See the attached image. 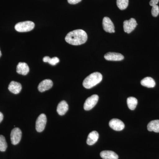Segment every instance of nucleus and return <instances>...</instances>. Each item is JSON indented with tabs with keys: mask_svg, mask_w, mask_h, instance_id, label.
<instances>
[{
	"mask_svg": "<svg viewBox=\"0 0 159 159\" xmlns=\"http://www.w3.org/2000/svg\"><path fill=\"white\" fill-rule=\"evenodd\" d=\"M88 39L86 32L82 29H77L69 32L66 36V42L73 45H80L84 43Z\"/></svg>",
	"mask_w": 159,
	"mask_h": 159,
	"instance_id": "nucleus-1",
	"label": "nucleus"
},
{
	"mask_svg": "<svg viewBox=\"0 0 159 159\" xmlns=\"http://www.w3.org/2000/svg\"><path fill=\"white\" fill-rule=\"evenodd\" d=\"M102 79V74L99 72H95L90 74L84 80L83 85L86 89H91L101 82Z\"/></svg>",
	"mask_w": 159,
	"mask_h": 159,
	"instance_id": "nucleus-2",
	"label": "nucleus"
},
{
	"mask_svg": "<svg viewBox=\"0 0 159 159\" xmlns=\"http://www.w3.org/2000/svg\"><path fill=\"white\" fill-rule=\"evenodd\" d=\"M34 27V22L31 21H26L16 24L15 26V29L18 32H28L33 30Z\"/></svg>",
	"mask_w": 159,
	"mask_h": 159,
	"instance_id": "nucleus-3",
	"label": "nucleus"
},
{
	"mask_svg": "<svg viewBox=\"0 0 159 159\" xmlns=\"http://www.w3.org/2000/svg\"><path fill=\"white\" fill-rule=\"evenodd\" d=\"M99 100V96L93 95L86 100L84 105V108L86 111H89L93 108Z\"/></svg>",
	"mask_w": 159,
	"mask_h": 159,
	"instance_id": "nucleus-4",
	"label": "nucleus"
},
{
	"mask_svg": "<svg viewBox=\"0 0 159 159\" xmlns=\"http://www.w3.org/2000/svg\"><path fill=\"white\" fill-rule=\"evenodd\" d=\"M47 121V116L45 114H41L38 117L35 125V127L37 132H41L44 130L45 128Z\"/></svg>",
	"mask_w": 159,
	"mask_h": 159,
	"instance_id": "nucleus-5",
	"label": "nucleus"
},
{
	"mask_svg": "<svg viewBox=\"0 0 159 159\" xmlns=\"http://www.w3.org/2000/svg\"><path fill=\"white\" fill-rule=\"evenodd\" d=\"M136 20L134 18H131L129 20H126L123 22V29L126 33L129 34L134 31L137 27Z\"/></svg>",
	"mask_w": 159,
	"mask_h": 159,
	"instance_id": "nucleus-6",
	"label": "nucleus"
},
{
	"mask_svg": "<svg viewBox=\"0 0 159 159\" xmlns=\"http://www.w3.org/2000/svg\"><path fill=\"white\" fill-rule=\"evenodd\" d=\"M11 144L16 145L20 141L22 137L21 130L19 128H15L11 130Z\"/></svg>",
	"mask_w": 159,
	"mask_h": 159,
	"instance_id": "nucleus-7",
	"label": "nucleus"
},
{
	"mask_svg": "<svg viewBox=\"0 0 159 159\" xmlns=\"http://www.w3.org/2000/svg\"><path fill=\"white\" fill-rule=\"evenodd\" d=\"M102 27L104 31L109 33L115 32V26L110 19L108 17L103 18L102 20Z\"/></svg>",
	"mask_w": 159,
	"mask_h": 159,
	"instance_id": "nucleus-8",
	"label": "nucleus"
},
{
	"mask_svg": "<svg viewBox=\"0 0 159 159\" xmlns=\"http://www.w3.org/2000/svg\"><path fill=\"white\" fill-rule=\"evenodd\" d=\"M109 125L111 128L116 131L122 130L125 127V124L123 122L117 119H112L110 121Z\"/></svg>",
	"mask_w": 159,
	"mask_h": 159,
	"instance_id": "nucleus-9",
	"label": "nucleus"
},
{
	"mask_svg": "<svg viewBox=\"0 0 159 159\" xmlns=\"http://www.w3.org/2000/svg\"><path fill=\"white\" fill-rule=\"evenodd\" d=\"M104 58L107 61H120L124 59V57L123 55L120 53L108 52L105 54Z\"/></svg>",
	"mask_w": 159,
	"mask_h": 159,
	"instance_id": "nucleus-10",
	"label": "nucleus"
},
{
	"mask_svg": "<svg viewBox=\"0 0 159 159\" xmlns=\"http://www.w3.org/2000/svg\"><path fill=\"white\" fill-rule=\"evenodd\" d=\"M53 83L50 79H46L40 83L38 86V90L39 92H44L50 89L52 87Z\"/></svg>",
	"mask_w": 159,
	"mask_h": 159,
	"instance_id": "nucleus-11",
	"label": "nucleus"
},
{
	"mask_svg": "<svg viewBox=\"0 0 159 159\" xmlns=\"http://www.w3.org/2000/svg\"><path fill=\"white\" fill-rule=\"evenodd\" d=\"M8 89H9V91L12 93L19 94L21 91V84L20 83L12 81L9 84Z\"/></svg>",
	"mask_w": 159,
	"mask_h": 159,
	"instance_id": "nucleus-12",
	"label": "nucleus"
},
{
	"mask_svg": "<svg viewBox=\"0 0 159 159\" xmlns=\"http://www.w3.org/2000/svg\"><path fill=\"white\" fill-rule=\"evenodd\" d=\"M16 72L18 74L26 75L29 72V66L26 63L19 62L16 67Z\"/></svg>",
	"mask_w": 159,
	"mask_h": 159,
	"instance_id": "nucleus-13",
	"label": "nucleus"
},
{
	"mask_svg": "<svg viewBox=\"0 0 159 159\" xmlns=\"http://www.w3.org/2000/svg\"><path fill=\"white\" fill-rule=\"evenodd\" d=\"M69 109V106L67 102L63 100L59 102L57 107V112L60 116H63Z\"/></svg>",
	"mask_w": 159,
	"mask_h": 159,
	"instance_id": "nucleus-14",
	"label": "nucleus"
},
{
	"mask_svg": "<svg viewBox=\"0 0 159 159\" xmlns=\"http://www.w3.org/2000/svg\"><path fill=\"white\" fill-rule=\"evenodd\" d=\"M99 134L96 131H93L89 134L87 140L88 145H94L98 141Z\"/></svg>",
	"mask_w": 159,
	"mask_h": 159,
	"instance_id": "nucleus-15",
	"label": "nucleus"
},
{
	"mask_svg": "<svg viewBox=\"0 0 159 159\" xmlns=\"http://www.w3.org/2000/svg\"><path fill=\"white\" fill-rule=\"evenodd\" d=\"M100 157L103 159H118L119 156L116 152L112 151L105 150L101 152Z\"/></svg>",
	"mask_w": 159,
	"mask_h": 159,
	"instance_id": "nucleus-16",
	"label": "nucleus"
},
{
	"mask_svg": "<svg viewBox=\"0 0 159 159\" xmlns=\"http://www.w3.org/2000/svg\"><path fill=\"white\" fill-rule=\"evenodd\" d=\"M141 84L143 86L152 88L156 85V82L151 77H146L142 79L141 81Z\"/></svg>",
	"mask_w": 159,
	"mask_h": 159,
	"instance_id": "nucleus-17",
	"label": "nucleus"
},
{
	"mask_svg": "<svg viewBox=\"0 0 159 159\" xmlns=\"http://www.w3.org/2000/svg\"><path fill=\"white\" fill-rule=\"evenodd\" d=\"M147 129L149 131L159 133V120H154L149 122L147 125Z\"/></svg>",
	"mask_w": 159,
	"mask_h": 159,
	"instance_id": "nucleus-18",
	"label": "nucleus"
},
{
	"mask_svg": "<svg viewBox=\"0 0 159 159\" xmlns=\"http://www.w3.org/2000/svg\"><path fill=\"white\" fill-rule=\"evenodd\" d=\"M138 101L136 98L134 97H129L127 99V105L131 110H134L136 107Z\"/></svg>",
	"mask_w": 159,
	"mask_h": 159,
	"instance_id": "nucleus-19",
	"label": "nucleus"
},
{
	"mask_svg": "<svg viewBox=\"0 0 159 159\" xmlns=\"http://www.w3.org/2000/svg\"><path fill=\"white\" fill-rule=\"evenodd\" d=\"M43 61L45 62L49 63L51 65L55 66L59 62V59L58 57H56L51 58L49 56H45L43 58Z\"/></svg>",
	"mask_w": 159,
	"mask_h": 159,
	"instance_id": "nucleus-20",
	"label": "nucleus"
},
{
	"mask_svg": "<svg viewBox=\"0 0 159 159\" xmlns=\"http://www.w3.org/2000/svg\"><path fill=\"white\" fill-rule=\"evenodd\" d=\"M116 3L120 10H124L128 7L129 0H117Z\"/></svg>",
	"mask_w": 159,
	"mask_h": 159,
	"instance_id": "nucleus-21",
	"label": "nucleus"
},
{
	"mask_svg": "<svg viewBox=\"0 0 159 159\" xmlns=\"http://www.w3.org/2000/svg\"><path fill=\"white\" fill-rule=\"evenodd\" d=\"M7 148V144L5 137L0 135V151L5 152Z\"/></svg>",
	"mask_w": 159,
	"mask_h": 159,
	"instance_id": "nucleus-22",
	"label": "nucleus"
},
{
	"mask_svg": "<svg viewBox=\"0 0 159 159\" xmlns=\"http://www.w3.org/2000/svg\"><path fill=\"white\" fill-rule=\"evenodd\" d=\"M152 15L154 17H157L159 14V8L157 5L152 6Z\"/></svg>",
	"mask_w": 159,
	"mask_h": 159,
	"instance_id": "nucleus-23",
	"label": "nucleus"
},
{
	"mask_svg": "<svg viewBox=\"0 0 159 159\" xmlns=\"http://www.w3.org/2000/svg\"><path fill=\"white\" fill-rule=\"evenodd\" d=\"M159 0H151L149 4L151 6H153L157 5L159 2Z\"/></svg>",
	"mask_w": 159,
	"mask_h": 159,
	"instance_id": "nucleus-24",
	"label": "nucleus"
},
{
	"mask_svg": "<svg viewBox=\"0 0 159 159\" xmlns=\"http://www.w3.org/2000/svg\"><path fill=\"white\" fill-rule=\"evenodd\" d=\"M81 0H68V2L70 4H72V5H74V4H77L81 2Z\"/></svg>",
	"mask_w": 159,
	"mask_h": 159,
	"instance_id": "nucleus-25",
	"label": "nucleus"
},
{
	"mask_svg": "<svg viewBox=\"0 0 159 159\" xmlns=\"http://www.w3.org/2000/svg\"><path fill=\"white\" fill-rule=\"evenodd\" d=\"M3 118L4 116H3V114L0 112V123L2 121Z\"/></svg>",
	"mask_w": 159,
	"mask_h": 159,
	"instance_id": "nucleus-26",
	"label": "nucleus"
},
{
	"mask_svg": "<svg viewBox=\"0 0 159 159\" xmlns=\"http://www.w3.org/2000/svg\"><path fill=\"white\" fill-rule=\"evenodd\" d=\"M2 56V52H1V50H0V57Z\"/></svg>",
	"mask_w": 159,
	"mask_h": 159,
	"instance_id": "nucleus-27",
	"label": "nucleus"
}]
</instances>
